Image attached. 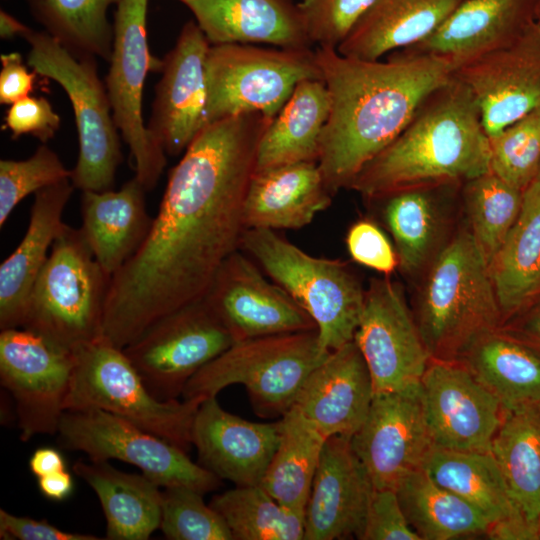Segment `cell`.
Instances as JSON below:
<instances>
[{
    "mask_svg": "<svg viewBox=\"0 0 540 540\" xmlns=\"http://www.w3.org/2000/svg\"><path fill=\"white\" fill-rule=\"evenodd\" d=\"M272 120L241 114L196 134L169 172L145 240L111 277L103 338L124 348L160 318L203 298L240 250L245 197Z\"/></svg>",
    "mask_w": 540,
    "mask_h": 540,
    "instance_id": "obj_1",
    "label": "cell"
},
{
    "mask_svg": "<svg viewBox=\"0 0 540 540\" xmlns=\"http://www.w3.org/2000/svg\"><path fill=\"white\" fill-rule=\"evenodd\" d=\"M314 53L330 96L317 163L332 195L350 188L457 66L451 57L407 49L384 61L346 57L332 46H318Z\"/></svg>",
    "mask_w": 540,
    "mask_h": 540,
    "instance_id": "obj_2",
    "label": "cell"
},
{
    "mask_svg": "<svg viewBox=\"0 0 540 540\" xmlns=\"http://www.w3.org/2000/svg\"><path fill=\"white\" fill-rule=\"evenodd\" d=\"M490 158L478 103L452 75L423 99L404 130L361 169L349 189L372 200L405 188L462 185L490 171Z\"/></svg>",
    "mask_w": 540,
    "mask_h": 540,
    "instance_id": "obj_3",
    "label": "cell"
},
{
    "mask_svg": "<svg viewBox=\"0 0 540 540\" xmlns=\"http://www.w3.org/2000/svg\"><path fill=\"white\" fill-rule=\"evenodd\" d=\"M413 316L431 359L458 361L503 317L489 264L467 225L458 229L423 274Z\"/></svg>",
    "mask_w": 540,
    "mask_h": 540,
    "instance_id": "obj_4",
    "label": "cell"
},
{
    "mask_svg": "<svg viewBox=\"0 0 540 540\" xmlns=\"http://www.w3.org/2000/svg\"><path fill=\"white\" fill-rule=\"evenodd\" d=\"M110 282L81 228L65 224L32 287L22 328L68 351L99 339Z\"/></svg>",
    "mask_w": 540,
    "mask_h": 540,
    "instance_id": "obj_5",
    "label": "cell"
},
{
    "mask_svg": "<svg viewBox=\"0 0 540 540\" xmlns=\"http://www.w3.org/2000/svg\"><path fill=\"white\" fill-rule=\"evenodd\" d=\"M329 354L316 330L234 342L187 383L183 399L216 397L224 388H246L254 412L281 418L310 372Z\"/></svg>",
    "mask_w": 540,
    "mask_h": 540,
    "instance_id": "obj_6",
    "label": "cell"
},
{
    "mask_svg": "<svg viewBox=\"0 0 540 540\" xmlns=\"http://www.w3.org/2000/svg\"><path fill=\"white\" fill-rule=\"evenodd\" d=\"M240 250L310 315L324 350L354 339L365 289L347 263L311 256L270 229H245Z\"/></svg>",
    "mask_w": 540,
    "mask_h": 540,
    "instance_id": "obj_7",
    "label": "cell"
},
{
    "mask_svg": "<svg viewBox=\"0 0 540 540\" xmlns=\"http://www.w3.org/2000/svg\"><path fill=\"white\" fill-rule=\"evenodd\" d=\"M65 411L100 409L126 419L188 452L203 398L158 400L123 348L103 337L72 351Z\"/></svg>",
    "mask_w": 540,
    "mask_h": 540,
    "instance_id": "obj_8",
    "label": "cell"
},
{
    "mask_svg": "<svg viewBox=\"0 0 540 540\" xmlns=\"http://www.w3.org/2000/svg\"><path fill=\"white\" fill-rule=\"evenodd\" d=\"M23 38L30 46L28 66L58 83L72 104L79 140L70 178L74 187L82 192L111 190L122 161L121 145L96 57L75 55L46 31L30 29Z\"/></svg>",
    "mask_w": 540,
    "mask_h": 540,
    "instance_id": "obj_9",
    "label": "cell"
},
{
    "mask_svg": "<svg viewBox=\"0 0 540 540\" xmlns=\"http://www.w3.org/2000/svg\"><path fill=\"white\" fill-rule=\"evenodd\" d=\"M307 79L322 80L311 48L211 44L206 58L205 125L247 113L274 118L297 84Z\"/></svg>",
    "mask_w": 540,
    "mask_h": 540,
    "instance_id": "obj_10",
    "label": "cell"
},
{
    "mask_svg": "<svg viewBox=\"0 0 540 540\" xmlns=\"http://www.w3.org/2000/svg\"><path fill=\"white\" fill-rule=\"evenodd\" d=\"M57 434L62 447L85 453L90 460L116 459L136 466L160 487H187L202 494L221 479L187 452L138 425L100 409L67 410Z\"/></svg>",
    "mask_w": 540,
    "mask_h": 540,
    "instance_id": "obj_11",
    "label": "cell"
},
{
    "mask_svg": "<svg viewBox=\"0 0 540 540\" xmlns=\"http://www.w3.org/2000/svg\"><path fill=\"white\" fill-rule=\"evenodd\" d=\"M147 1L121 0L114 14V41L106 90L113 119L135 163V176L152 190L166 166V153L145 125L143 87L150 71L160 72L147 39Z\"/></svg>",
    "mask_w": 540,
    "mask_h": 540,
    "instance_id": "obj_12",
    "label": "cell"
},
{
    "mask_svg": "<svg viewBox=\"0 0 540 540\" xmlns=\"http://www.w3.org/2000/svg\"><path fill=\"white\" fill-rule=\"evenodd\" d=\"M234 340L205 300L160 318L123 348L158 400L182 396L189 380Z\"/></svg>",
    "mask_w": 540,
    "mask_h": 540,
    "instance_id": "obj_13",
    "label": "cell"
},
{
    "mask_svg": "<svg viewBox=\"0 0 540 540\" xmlns=\"http://www.w3.org/2000/svg\"><path fill=\"white\" fill-rule=\"evenodd\" d=\"M72 370V351L22 327L1 330L0 381L15 401L22 441L57 433Z\"/></svg>",
    "mask_w": 540,
    "mask_h": 540,
    "instance_id": "obj_14",
    "label": "cell"
},
{
    "mask_svg": "<svg viewBox=\"0 0 540 540\" xmlns=\"http://www.w3.org/2000/svg\"><path fill=\"white\" fill-rule=\"evenodd\" d=\"M370 372L374 394L419 386L431 360L402 287L372 279L353 339Z\"/></svg>",
    "mask_w": 540,
    "mask_h": 540,
    "instance_id": "obj_15",
    "label": "cell"
},
{
    "mask_svg": "<svg viewBox=\"0 0 540 540\" xmlns=\"http://www.w3.org/2000/svg\"><path fill=\"white\" fill-rule=\"evenodd\" d=\"M350 441L374 488L395 489L406 475L422 468L434 443L420 385L375 393Z\"/></svg>",
    "mask_w": 540,
    "mask_h": 540,
    "instance_id": "obj_16",
    "label": "cell"
},
{
    "mask_svg": "<svg viewBox=\"0 0 540 540\" xmlns=\"http://www.w3.org/2000/svg\"><path fill=\"white\" fill-rule=\"evenodd\" d=\"M203 299L234 342L316 330L310 315L241 250L224 261Z\"/></svg>",
    "mask_w": 540,
    "mask_h": 540,
    "instance_id": "obj_17",
    "label": "cell"
},
{
    "mask_svg": "<svg viewBox=\"0 0 540 540\" xmlns=\"http://www.w3.org/2000/svg\"><path fill=\"white\" fill-rule=\"evenodd\" d=\"M453 75L474 95L489 138L540 106V23L508 46L459 64Z\"/></svg>",
    "mask_w": 540,
    "mask_h": 540,
    "instance_id": "obj_18",
    "label": "cell"
},
{
    "mask_svg": "<svg viewBox=\"0 0 540 540\" xmlns=\"http://www.w3.org/2000/svg\"><path fill=\"white\" fill-rule=\"evenodd\" d=\"M420 388L434 446L491 452L504 410L461 363L431 359Z\"/></svg>",
    "mask_w": 540,
    "mask_h": 540,
    "instance_id": "obj_19",
    "label": "cell"
},
{
    "mask_svg": "<svg viewBox=\"0 0 540 540\" xmlns=\"http://www.w3.org/2000/svg\"><path fill=\"white\" fill-rule=\"evenodd\" d=\"M210 45L196 21L190 20L162 59L147 127L168 155L185 151L205 126L206 58Z\"/></svg>",
    "mask_w": 540,
    "mask_h": 540,
    "instance_id": "obj_20",
    "label": "cell"
},
{
    "mask_svg": "<svg viewBox=\"0 0 540 540\" xmlns=\"http://www.w3.org/2000/svg\"><path fill=\"white\" fill-rule=\"evenodd\" d=\"M373 488L350 438L329 437L305 507L303 540L359 538Z\"/></svg>",
    "mask_w": 540,
    "mask_h": 540,
    "instance_id": "obj_21",
    "label": "cell"
},
{
    "mask_svg": "<svg viewBox=\"0 0 540 540\" xmlns=\"http://www.w3.org/2000/svg\"><path fill=\"white\" fill-rule=\"evenodd\" d=\"M279 440V422H252L204 399L192 426L198 463L235 486L260 485Z\"/></svg>",
    "mask_w": 540,
    "mask_h": 540,
    "instance_id": "obj_22",
    "label": "cell"
},
{
    "mask_svg": "<svg viewBox=\"0 0 540 540\" xmlns=\"http://www.w3.org/2000/svg\"><path fill=\"white\" fill-rule=\"evenodd\" d=\"M373 396L370 372L352 340L330 351L310 372L292 407L326 439L351 438L364 422Z\"/></svg>",
    "mask_w": 540,
    "mask_h": 540,
    "instance_id": "obj_23",
    "label": "cell"
},
{
    "mask_svg": "<svg viewBox=\"0 0 540 540\" xmlns=\"http://www.w3.org/2000/svg\"><path fill=\"white\" fill-rule=\"evenodd\" d=\"M539 2L463 0L431 35L404 49L448 56L458 66L519 39L536 20Z\"/></svg>",
    "mask_w": 540,
    "mask_h": 540,
    "instance_id": "obj_24",
    "label": "cell"
},
{
    "mask_svg": "<svg viewBox=\"0 0 540 540\" xmlns=\"http://www.w3.org/2000/svg\"><path fill=\"white\" fill-rule=\"evenodd\" d=\"M210 44L265 43L310 49L298 4L291 0H181Z\"/></svg>",
    "mask_w": 540,
    "mask_h": 540,
    "instance_id": "obj_25",
    "label": "cell"
},
{
    "mask_svg": "<svg viewBox=\"0 0 540 540\" xmlns=\"http://www.w3.org/2000/svg\"><path fill=\"white\" fill-rule=\"evenodd\" d=\"M74 185L70 178L34 194L24 237L0 266V328L22 327L32 287L63 229V211Z\"/></svg>",
    "mask_w": 540,
    "mask_h": 540,
    "instance_id": "obj_26",
    "label": "cell"
},
{
    "mask_svg": "<svg viewBox=\"0 0 540 540\" xmlns=\"http://www.w3.org/2000/svg\"><path fill=\"white\" fill-rule=\"evenodd\" d=\"M332 197L317 162L255 170L244 202L245 229L302 228Z\"/></svg>",
    "mask_w": 540,
    "mask_h": 540,
    "instance_id": "obj_27",
    "label": "cell"
},
{
    "mask_svg": "<svg viewBox=\"0 0 540 540\" xmlns=\"http://www.w3.org/2000/svg\"><path fill=\"white\" fill-rule=\"evenodd\" d=\"M461 185L419 186L396 190L371 201L381 205L391 233L398 267L409 276L423 275L446 245L448 209L444 197Z\"/></svg>",
    "mask_w": 540,
    "mask_h": 540,
    "instance_id": "obj_28",
    "label": "cell"
},
{
    "mask_svg": "<svg viewBox=\"0 0 540 540\" xmlns=\"http://www.w3.org/2000/svg\"><path fill=\"white\" fill-rule=\"evenodd\" d=\"M145 192L136 176L119 190L82 192L81 230L95 259L111 277L149 232L153 218L146 210Z\"/></svg>",
    "mask_w": 540,
    "mask_h": 540,
    "instance_id": "obj_29",
    "label": "cell"
},
{
    "mask_svg": "<svg viewBox=\"0 0 540 540\" xmlns=\"http://www.w3.org/2000/svg\"><path fill=\"white\" fill-rule=\"evenodd\" d=\"M463 0H377L336 47L343 56L378 60L431 35Z\"/></svg>",
    "mask_w": 540,
    "mask_h": 540,
    "instance_id": "obj_30",
    "label": "cell"
},
{
    "mask_svg": "<svg viewBox=\"0 0 540 540\" xmlns=\"http://www.w3.org/2000/svg\"><path fill=\"white\" fill-rule=\"evenodd\" d=\"M73 472L95 492L106 519V539L146 540L160 528L162 491L143 473L118 470L108 461L73 465Z\"/></svg>",
    "mask_w": 540,
    "mask_h": 540,
    "instance_id": "obj_31",
    "label": "cell"
},
{
    "mask_svg": "<svg viewBox=\"0 0 540 540\" xmlns=\"http://www.w3.org/2000/svg\"><path fill=\"white\" fill-rule=\"evenodd\" d=\"M457 362L504 411L540 405V354L499 328L477 339Z\"/></svg>",
    "mask_w": 540,
    "mask_h": 540,
    "instance_id": "obj_32",
    "label": "cell"
},
{
    "mask_svg": "<svg viewBox=\"0 0 540 540\" xmlns=\"http://www.w3.org/2000/svg\"><path fill=\"white\" fill-rule=\"evenodd\" d=\"M330 113V96L321 79L299 82L265 130L256 170L317 162L319 140Z\"/></svg>",
    "mask_w": 540,
    "mask_h": 540,
    "instance_id": "obj_33",
    "label": "cell"
},
{
    "mask_svg": "<svg viewBox=\"0 0 540 540\" xmlns=\"http://www.w3.org/2000/svg\"><path fill=\"white\" fill-rule=\"evenodd\" d=\"M489 268L504 322L540 291L539 180L523 190L519 216Z\"/></svg>",
    "mask_w": 540,
    "mask_h": 540,
    "instance_id": "obj_34",
    "label": "cell"
},
{
    "mask_svg": "<svg viewBox=\"0 0 540 540\" xmlns=\"http://www.w3.org/2000/svg\"><path fill=\"white\" fill-rule=\"evenodd\" d=\"M422 469L439 486L479 510L490 524L522 512L514 502L491 452L433 446L423 461Z\"/></svg>",
    "mask_w": 540,
    "mask_h": 540,
    "instance_id": "obj_35",
    "label": "cell"
},
{
    "mask_svg": "<svg viewBox=\"0 0 540 540\" xmlns=\"http://www.w3.org/2000/svg\"><path fill=\"white\" fill-rule=\"evenodd\" d=\"M410 526L421 540H451L485 535L490 521L474 506L435 483L422 469L395 488Z\"/></svg>",
    "mask_w": 540,
    "mask_h": 540,
    "instance_id": "obj_36",
    "label": "cell"
},
{
    "mask_svg": "<svg viewBox=\"0 0 540 540\" xmlns=\"http://www.w3.org/2000/svg\"><path fill=\"white\" fill-rule=\"evenodd\" d=\"M491 453L516 505L530 521L539 523L540 405L504 411Z\"/></svg>",
    "mask_w": 540,
    "mask_h": 540,
    "instance_id": "obj_37",
    "label": "cell"
},
{
    "mask_svg": "<svg viewBox=\"0 0 540 540\" xmlns=\"http://www.w3.org/2000/svg\"><path fill=\"white\" fill-rule=\"evenodd\" d=\"M278 422V444L260 485L282 505L304 512L327 439L294 407Z\"/></svg>",
    "mask_w": 540,
    "mask_h": 540,
    "instance_id": "obj_38",
    "label": "cell"
},
{
    "mask_svg": "<svg viewBox=\"0 0 540 540\" xmlns=\"http://www.w3.org/2000/svg\"><path fill=\"white\" fill-rule=\"evenodd\" d=\"M47 33L77 56L110 61L114 27L107 11L121 0H26Z\"/></svg>",
    "mask_w": 540,
    "mask_h": 540,
    "instance_id": "obj_39",
    "label": "cell"
},
{
    "mask_svg": "<svg viewBox=\"0 0 540 540\" xmlns=\"http://www.w3.org/2000/svg\"><path fill=\"white\" fill-rule=\"evenodd\" d=\"M209 504L233 540L304 539V512L282 505L261 485L235 486L213 496Z\"/></svg>",
    "mask_w": 540,
    "mask_h": 540,
    "instance_id": "obj_40",
    "label": "cell"
},
{
    "mask_svg": "<svg viewBox=\"0 0 540 540\" xmlns=\"http://www.w3.org/2000/svg\"><path fill=\"white\" fill-rule=\"evenodd\" d=\"M522 193L492 171L461 186L466 225L488 264L519 216Z\"/></svg>",
    "mask_w": 540,
    "mask_h": 540,
    "instance_id": "obj_41",
    "label": "cell"
},
{
    "mask_svg": "<svg viewBox=\"0 0 540 540\" xmlns=\"http://www.w3.org/2000/svg\"><path fill=\"white\" fill-rule=\"evenodd\" d=\"M490 171L523 191L540 169V106L490 138Z\"/></svg>",
    "mask_w": 540,
    "mask_h": 540,
    "instance_id": "obj_42",
    "label": "cell"
},
{
    "mask_svg": "<svg viewBox=\"0 0 540 540\" xmlns=\"http://www.w3.org/2000/svg\"><path fill=\"white\" fill-rule=\"evenodd\" d=\"M203 495L187 487L164 488L159 529L167 539L233 540L227 524Z\"/></svg>",
    "mask_w": 540,
    "mask_h": 540,
    "instance_id": "obj_43",
    "label": "cell"
},
{
    "mask_svg": "<svg viewBox=\"0 0 540 540\" xmlns=\"http://www.w3.org/2000/svg\"><path fill=\"white\" fill-rule=\"evenodd\" d=\"M71 178L56 152L46 144L40 145L25 160L0 161V226L26 196L64 179Z\"/></svg>",
    "mask_w": 540,
    "mask_h": 540,
    "instance_id": "obj_44",
    "label": "cell"
},
{
    "mask_svg": "<svg viewBox=\"0 0 540 540\" xmlns=\"http://www.w3.org/2000/svg\"><path fill=\"white\" fill-rule=\"evenodd\" d=\"M377 0H302L298 3L311 42L337 47Z\"/></svg>",
    "mask_w": 540,
    "mask_h": 540,
    "instance_id": "obj_45",
    "label": "cell"
},
{
    "mask_svg": "<svg viewBox=\"0 0 540 540\" xmlns=\"http://www.w3.org/2000/svg\"><path fill=\"white\" fill-rule=\"evenodd\" d=\"M358 539L421 540L407 521L395 489L390 488H373Z\"/></svg>",
    "mask_w": 540,
    "mask_h": 540,
    "instance_id": "obj_46",
    "label": "cell"
},
{
    "mask_svg": "<svg viewBox=\"0 0 540 540\" xmlns=\"http://www.w3.org/2000/svg\"><path fill=\"white\" fill-rule=\"evenodd\" d=\"M346 246L354 261L386 276L398 267L395 247L371 220H358L350 226Z\"/></svg>",
    "mask_w": 540,
    "mask_h": 540,
    "instance_id": "obj_47",
    "label": "cell"
},
{
    "mask_svg": "<svg viewBox=\"0 0 540 540\" xmlns=\"http://www.w3.org/2000/svg\"><path fill=\"white\" fill-rule=\"evenodd\" d=\"M61 124L60 116L44 97L27 96L9 107L4 117V129L11 138L31 135L46 144L54 137Z\"/></svg>",
    "mask_w": 540,
    "mask_h": 540,
    "instance_id": "obj_48",
    "label": "cell"
},
{
    "mask_svg": "<svg viewBox=\"0 0 540 540\" xmlns=\"http://www.w3.org/2000/svg\"><path fill=\"white\" fill-rule=\"evenodd\" d=\"M0 538L18 540H99L91 534L64 531L46 520L16 516L0 509Z\"/></svg>",
    "mask_w": 540,
    "mask_h": 540,
    "instance_id": "obj_49",
    "label": "cell"
},
{
    "mask_svg": "<svg viewBox=\"0 0 540 540\" xmlns=\"http://www.w3.org/2000/svg\"><path fill=\"white\" fill-rule=\"evenodd\" d=\"M0 103L13 104L30 96L34 90L35 71H29L20 53H3L0 56Z\"/></svg>",
    "mask_w": 540,
    "mask_h": 540,
    "instance_id": "obj_50",
    "label": "cell"
},
{
    "mask_svg": "<svg viewBox=\"0 0 540 540\" xmlns=\"http://www.w3.org/2000/svg\"><path fill=\"white\" fill-rule=\"evenodd\" d=\"M499 329L540 354V291Z\"/></svg>",
    "mask_w": 540,
    "mask_h": 540,
    "instance_id": "obj_51",
    "label": "cell"
},
{
    "mask_svg": "<svg viewBox=\"0 0 540 540\" xmlns=\"http://www.w3.org/2000/svg\"><path fill=\"white\" fill-rule=\"evenodd\" d=\"M485 536L493 540H540L539 523L520 512L491 523Z\"/></svg>",
    "mask_w": 540,
    "mask_h": 540,
    "instance_id": "obj_52",
    "label": "cell"
},
{
    "mask_svg": "<svg viewBox=\"0 0 540 540\" xmlns=\"http://www.w3.org/2000/svg\"><path fill=\"white\" fill-rule=\"evenodd\" d=\"M29 469L38 478L65 470L63 455L55 448L41 447L29 459Z\"/></svg>",
    "mask_w": 540,
    "mask_h": 540,
    "instance_id": "obj_53",
    "label": "cell"
},
{
    "mask_svg": "<svg viewBox=\"0 0 540 540\" xmlns=\"http://www.w3.org/2000/svg\"><path fill=\"white\" fill-rule=\"evenodd\" d=\"M38 487L42 495L53 501H62L73 490V478L66 470L38 478Z\"/></svg>",
    "mask_w": 540,
    "mask_h": 540,
    "instance_id": "obj_54",
    "label": "cell"
},
{
    "mask_svg": "<svg viewBox=\"0 0 540 540\" xmlns=\"http://www.w3.org/2000/svg\"><path fill=\"white\" fill-rule=\"evenodd\" d=\"M30 29L6 11H0V36L2 39H11L15 36L23 37Z\"/></svg>",
    "mask_w": 540,
    "mask_h": 540,
    "instance_id": "obj_55",
    "label": "cell"
},
{
    "mask_svg": "<svg viewBox=\"0 0 540 540\" xmlns=\"http://www.w3.org/2000/svg\"><path fill=\"white\" fill-rule=\"evenodd\" d=\"M536 21H538L540 23V2L537 6V10H536Z\"/></svg>",
    "mask_w": 540,
    "mask_h": 540,
    "instance_id": "obj_56",
    "label": "cell"
},
{
    "mask_svg": "<svg viewBox=\"0 0 540 540\" xmlns=\"http://www.w3.org/2000/svg\"><path fill=\"white\" fill-rule=\"evenodd\" d=\"M537 180L540 181V169H539V172H538V175H537Z\"/></svg>",
    "mask_w": 540,
    "mask_h": 540,
    "instance_id": "obj_57",
    "label": "cell"
},
{
    "mask_svg": "<svg viewBox=\"0 0 540 540\" xmlns=\"http://www.w3.org/2000/svg\"><path fill=\"white\" fill-rule=\"evenodd\" d=\"M539 530H540V519H539Z\"/></svg>",
    "mask_w": 540,
    "mask_h": 540,
    "instance_id": "obj_58",
    "label": "cell"
},
{
    "mask_svg": "<svg viewBox=\"0 0 540 540\" xmlns=\"http://www.w3.org/2000/svg\"><path fill=\"white\" fill-rule=\"evenodd\" d=\"M179 1H181V0H179Z\"/></svg>",
    "mask_w": 540,
    "mask_h": 540,
    "instance_id": "obj_59",
    "label": "cell"
}]
</instances>
